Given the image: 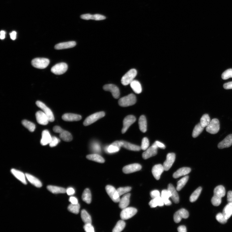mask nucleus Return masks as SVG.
I'll return each mask as SVG.
<instances>
[{
  "label": "nucleus",
  "instance_id": "obj_1",
  "mask_svg": "<svg viewBox=\"0 0 232 232\" xmlns=\"http://www.w3.org/2000/svg\"><path fill=\"white\" fill-rule=\"evenodd\" d=\"M136 102V97L134 94H131L119 99L118 104L121 107H128L133 105Z\"/></svg>",
  "mask_w": 232,
  "mask_h": 232
},
{
  "label": "nucleus",
  "instance_id": "obj_2",
  "mask_svg": "<svg viewBox=\"0 0 232 232\" xmlns=\"http://www.w3.org/2000/svg\"><path fill=\"white\" fill-rule=\"evenodd\" d=\"M53 130L56 133L59 134V137L63 141L65 142H70L72 140V136L70 132L62 129L58 126H56Z\"/></svg>",
  "mask_w": 232,
  "mask_h": 232
},
{
  "label": "nucleus",
  "instance_id": "obj_3",
  "mask_svg": "<svg viewBox=\"0 0 232 232\" xmlns=\"http://www.w3.org/2000/svg\"><path fill=\"white\" fill-rule=\"evenodd\" d=\"M137 74V71L136 69H132L130 70L122 77L121 80L122 84L124 85L130 84L134 80Z\"/></svg>",
  "mask_w": 232,
  "mask_h": 232
},
{
  "label": "nucleus",
  "instance_id": "obj_4",
  "mask_svg": "<svg viewBox=\"0 0 232 232\" xmlns=\"http://www.w3.org/2000/svg\"><path fill=\"white\" fill-rule=\"evenodd\" d=\"M49 64V60L44 58H37L33 59L32 64L35 68L43 69L48 67Z\"/></svg>",
  "mask_w": 232,
  "mask_h": 232
},
{
  "label": "nucleus",
  "instance_id": "obj_5",
  "mask_svg": "<svg viewBox=\"0 0 232 232\" xmlns=\"http://www.w3.org/2000/svg\"><path fill=\"white\" fill-rule=\"evenodd\" d=\"M105 115V113L104 112H96L86 118L83 123V124L85 126H87L104 117Z\"/></svg>",
  "mask_w": 232,
  "mask_h": 232
},
{
  "label": "nucleus",
  "instance_id": "obj_6",
  "mask_svg": "<svg viewBox=\"0 0 232 232\" xmlns=\"http://www.w3.org/2000/svg\"><path fill=\"white\" fill-rule=\"evenodd\" d=\"M220 125L219 121L218 119L214 118L213 119L209 124L206 127V130L209 133L212 134H215L218 133L220 129Z\"/></svg>",
  "mask_w": 232,
  "mask_h": 232
},
{
  "label": "nucleus",
  "instance_id": "obj_7",
  "mask_svg": "<svg viewBox=\"0 0 232 232\" xmlns=\"http://www.w3.org/2000/svg\"><path fill=\"white\" fill-rule=\"evenodd\" d=\"M137 212V210L135 208H125L123 209L121 212V218L123 220H128L135 215Z\"/></svg>",
  "mask_w": 232,
  "mask_h": 232
},
{
  "label": "nucleus",
  "instance_id": "obj_8",
  "mask_svg": "<svg viewBox=\"0 0 232 232\" xmlns=\"http://www.w3.org/2000/svg\"><path fill=\"white\" fill-rule=\"evenodd\" d=\"M105 190L111 199L115 203H118L120 201V199L117 190L112 186L108 185L105 187Z\"/></svg>",
  "mask_w": 232,
  "mask_h": 232
},
{
  "label": "nucleus",
  "instance_id": "obj_9",
  "mask_svg": "<svg viewBox=\"0 0 232 232\" xmlns=\"http://www.w3.org/2000/svg\"><path fill=\"white\" fill-rule=\"evenodd\" d=\"M68 66L67 64L61 63L57 64L53 66L51 69V72L57 75L63 74L67 71Z\"/></svg>",
  "mask_w": 232,
  "mask_h": 232
},
{
  "label": "nucleus",
  "instance_id": "obj_10",
  "mask_svg": "<svg viewBox=\"0 0 232 232\" xmlns=\"http://www.w3.org/2000/svg\"><path fill=\"white\" fill-rule=\"evenodd\" d=\"M36 104L38 107L41 109L44 113L48 117L49 121L53 122L55 120L53 114L50 109L47 107L44 103L40 101H37Z\"/></svg>",
  "mask_w": 232,
  "mask_h": 232
},
{
  "label": "nucleus",
  "instance_id": "obj_11",
  "mask_svg": "<svg viewBox=\"0 0 232 232\" xmlns=\"http://www.w3.org/2000/svg\"><path fill=\"white\" fill-rule=\"evenodd\" d=\"M158 147L156 143H155L143 152V158L144 159H147L151 157L156 155L157 153Z\"/></svg>",
  "mask_w": 232,
  "mask_h": 232
},
{
  "label": "nucleus",
  "instance_id": "obj_12",
  "mask_svg": "<svg viewBox=\"0 0 232 232\" xmlns=\"http://www.w3.org/2000/svg\"><path fill=\"white\" fill-rule=\"evenodd\" d=\"M136 118L134 116L129 115L126 117L123 122V126L122 130V133L124 134L130 126L136 122Z\"/></svg>",
  "mask_w": 232,
  "mask_h": 232
},
{
  "label": "nucleus",
  "instance_id": "obj_13",
  "mask_svg": "<svg viewBox=\"0 0 232 232\" xmlns=\"http://www.w3.org/2000/svg\"><path fill=\"white\" fill-rule=\"evenodd\" d=\"M103 89L105 91L111 92L112 96L115 99H118L120 96V91L117 86L114 84L105 85L103 87Z\"/></svg>",
  "mask_w": 232,
  "mask_h": 232
},
{
  "label": "nucleus",
  "instance_id": "obj_14",
  "mask_svg": "<svg viewBox=\"0 0 232 232\" xmlns=\"http://www.w3.org/2000/svg\"><path fill=\"white\" fill-rule=\"evenodd\" d=\"M189 216L188 212L186 210L182 209L178 210L175 214L174 216L175 222L176 223L180 222L182 218H187Z\"/></svg>",
  "mask_w": 232,
  "mask_h": 232
},
{
  "label": "nucleus",
  "instance_id": "obj_15",
  "mask_svg": "<svg viewBox=\"0 0 232 232\" xmlns=\"http://www.w3.org/2000/svg\"><path fill=\"white\" fill-rule=\"evenodd\" d=\"M175 159V155L174 153H170L167 154L166 160L163 164L164 171H168L174 163Z\"/></svg>",
  "mask_w": 232,
  "mask_h": 232
},
{
  "label": "nucleus",
  "instance_id": "obj_16",
  "mask_svg": "<svg viewBox=\"0 0 232 232\" xmlns=\"http://www.w3.org/2000/svg\"><path fill=\"white\" fill-rule=\"evenodd\" d=\"M142 166L140 164L134 163L129 164L124 167L123 171L125 174H129L140 170Z\"/></svg>",
  "mask_w": 232,
  "mask_h": 232
},
{
  "label": "nucleus",
  "instance_id": "obj_17",
  "mask_svg": "<svg viewBox=\"0 0 232 232\" xmlns=\"http://www.w3.org/2000/svg\"><path fill=\"white\" fill-rule=\"evenodd\" d=\"M36 116L37 121L39 124L46 125L49 121L47 116L42 111L37 112L36 114Z\"/></svg>",
  "mask_w": 232,
  "mask_h": 232
},
{
  "label": "nucleus",
  "instance_id": "obj_18",
  "mask_svg": "<svg viewBox=\"0 0 232 232\" xmlns=\"http://www.w3.org/2000/svg\"><path fill=\"white\" fill-rule=\"evenodd\" d=\"M164 169L163 165L161 164L155 165L152 168V173L156 180H159L160 176Z\"/></svg>",
  "mask_w": 232,
  "mask_h": 232
},
{
  "label": "nucleus",
  "instance_id": "obj_19",
  "mask_svg": "<svg viewBox=\"0 0 232 232\" xmlns=\"http://www.w3.org/2000/svg\"><path fill=\"white\" fill-rule=\"evenodd\" d=\"M232 145V134L228 136L224 140L218 144V147L220 149L228 148Z\"/></svg>",
  "mask_w": 232,
  "mask_h": 232
},
{
  "label": "nucleus",
  "instance_id": "obj_20",
  "mask_svg": "<svg viewBox=\"0 0 232 232\" xmlns=\"http://www.w3.org/2000/svg\"><path fill=\"white\" fill-rule=\"evenodd\" d=\"M62 119L66 121H77L80 120L82 119L81 116L71 113H67L64 114L62 116Z\"/></svg>",
  "mask_w": 232,
  "mask_h": 232
},
{
  "label": "nucleus",
  "instance_id": "obj_21",
  "mask_svg": "<svg viewBox=\"0 0 232 232\" xmlns=\"http://www.w3.org/2000/svg\"><path fill=\"white\" fill-rule=\"evenodd\" d=\"M76 45V43L74 41H71L59 43L55 46V49L57 50H61L73 48Z\"/></svg>",
  "mask_w": 232,
  "mask_h": 232
},
{
  "label": "nucleus",
  "instance_id": "obj_22",
  "mask_svg": "<svg viewBox=\"0 0 232 232\" xmlns=\"http://www.w3.org/2000/svg\"><path fill=\"white\" fill-rule=\"evenodd\" d=\"M52 137L48 130H45L42 132V138L41 139V143L43 145L45 146L49 144L50 142Z\"/></svg>",
  "mask_w": 232,
  "mask_h": 232
},
{
  "label": "nucleus",
  "instance_id": "obj_23",
  "mask_svg": "<svg viewBox=\"0 0 232 232\" xmlns=\"http://www.w3.org/2000/svg\"><path fill=\"white\" fill-rule=\"evenodd\" d=\"M81 18L86 20H94L99 21L103 20L106 19V17L101 15L96 14L95 15H91L89 14H83L81 16Z\"/></svg>",
  "mask_w": 232,
  "mask_h": 232
},
{
  "label": "nucleus",
  "instance_id": "obj_24",
  "mask_svg": "<svg viewBox=\"0 0 232 232\" xmlns=\"http://www.w3.org/2000/svg\"><path fill=\"white\" fill-rule=\"evenodd\" d=\"M11 171L12 174L24 184H27V182L26 179V175L22 172L14 169H12Z\"/></svg>",
  "mask_w": 232,
  "mask_h": 232
},
{
  "label": "nucleus",
  "instance_id": "obj_25",
  "mask_svg": "<svg viewBox=\"0 0 232 232\" xmlns=\"http://www.w3.org/2000/svg\"><path fill=\"white\" fill-rule=\"evenodd\" d=\"M168 190L171 193V198L172 200L175 203H178L179 202V197L174 186L171 184H169L168 185Z\"/></svg>",
  "mask_w": 232,
  "mask_h": 232
},
{
  "label": "nucleus",
  "instance_id": "obj_26",
  "mask_svg": "<svg viewBox=\"0 0 232 232\" xmlns=\"http://www.w3.org/2000/svg\"><path fill=\"white\" fill-rule=\"evenodd\" d=\"M130 196V194L128 193L124 195L122 198L120 199L119 205L120 208L123 209L127 207L129 204Z\"/></svg>",
  "mask_w": 232,
  "mask_h": 232
},
{
  "label": "nucleus",
  "instance_id": "obj_27",
  "mask_svg": "<svg viewBox=\"0 0 232 232\" xmlns=\"http://www.w3.org/2000/svg\"><path fill=\"white\" fill-rule=\"evenodd\" d=\"M25 175L29 181L35 187L37 188L42 187L41 182L37 178L29 174L26 173Z\"/></svg>",
  "mask_w": 232,
  "mask_h": 232
},
{
  "label": "nucleus",
  "instance_id": "obj_28",
  "mask_svg": "<svg viewBox=\"0 0 232 232\" xmlns=\"http://www.w3.org/2000/svg\"><path fill=\"white\" fill-rule=\"evenodd\" d=\"M191 169L189 167H183L177 170L173 175L174 178L176 179L182 176L188 174L191 171Z\"/></svg>",
  "mask_w": 232,
  "mask_h": 232
},
{
  "label": "nucleus",
  "instance_id": "obj_29",
  "mask_svg": "<svg viewBox=\"0 0 232 232\" xmlns=\"http://www.w3.org/2000/svg\"><path fill=\"white\" fill-rule=\"evenodd\" d=\"M171 196V193L168 189L164 190L162 191L161 197L164 204L167 206H169L171 204V201L169 200V198Z\"/></svg>",
  "mask_w": 232,
  "mask_h": 232
},
{
  "label": "nucleus",
  "instance_id": "obj_30",
  "mask_svg": "<svg viewBox=\"0 0 232 232\" xmlns=\"http://www.w3.org/2000/svg\"><path fill=\"white\" fill-rule=\"evenodd\" d=\"M164 204L161 196L153 199L149 203V205L151 208H154L157 206L162 207Z\"/></svg>",
  "mask_w": 232,
  "mask_h": 232
},
{
  "label": "nucleus",
  "instance_id": "obj_31",
  "mask_svg": "<svg viewBox=\"0 0 232 232\" xmlns=\"http://www.w3.org/2000/svg\"><path fill=\"white\" fill-rule=\"evenodd\" d=\"M138 124L139 129L141 132H145L147 131V124L145 116L142 115L140 116L139 119Z\"/></svg>",
  "mask_w": 232,
  "mask_h": 232
},
{
  "label": "nucleus",
  "instance_id": "obj_32",
  "mask_svg": "<svg viewBox=\"0 0 232 232\" xmlns=\"http://www.w3.org/2000/svg\"><path fill=\"white\" fill-rule=\"evenodd\" d=\"M130 86L133 91L137 94L141 93L142 92V87L140 82L136 80H134L130 84Z\"/></svg>",
  "mask_w": 232,
  "mask_h": 232
},
{
  "label": "nucleus",
  "instance_id": "obj_33",
  "mask_svg": "<svg viewBox=\"0 0 232 232\" xmlns=\"http://www.w3.org/2000/svg\"><path fill=\"white\" fill-rule=\"evenodd\" d=\"M122 147L129 150L138 151L141 149V147L135 144H132L127 142L123 141Z\"/></svg>",
  "mask_w": 232,
  "mask_h": 232
},
{
  "label": "nucleus",
  "instance_id": "obj_34",
  "mask_svg": "<svg viewBox=\"0 0 232 232\" xmlns=\"http://www.w3.org/2000/svg\"><path fill=\"white\" fill-rule=\"evenodd\" d=\"M47 189L51 193L54 194L65 193L66 190L64 188L49 185L47 187Z\"/></svg>",
  "mask_w": 232,
  "mask_h": 232
},
{
  "label": "nucleus",
  "instance_id": "obj_35",
  "mask_svg": "<svg viewBox=\"0 0 232 232\" xmlns=\"http://www.w3.org/2000/svg\"><path fill=\"white\" fill-rule=\"evenodd\" d=\"M87 158L88 159L94 161L97 163H103L105 162L104 158L97 154H94L88 155Z\"/></svg>",
  "mask_w": 232,
  "mask_h": 232
},
{
  "label": "nucleus",
  "instance_id": "obj_36",
  "mask_svg": "<svg viewBox=\"0 0 232 232\" xmlns=\"http://www.w3.org/2000/svg\"><path fill=\"white\" fill-rule=\"evenodd\" d=\"M82 200L87 204H90L92 201V195L91 191L88 188L85 190L82 195Z\"/></svg>",
  "mask_w": 232,
  "mask_h": 232
},
{
  "label": "nucleus",
  "instance_id": "obj_37",
  "mask_svg": "<svg viewBox=\"0 0 232 232\" xmlns=\"http://www.w3.org/2000/svg\"><path fill=\"white\" fill-rule=\"evenodd\" d=\"M222 214L227 220H228L232 215V203H228L223 210Z\"/></svg>",
  "mask_w": 232,
  "mask_h": 232
},
{
  "label": "nucleus",
  "instance_id": "obj_38",
  "mask_svg": "<svg viewBox=\"0 0 232 232\" xmlns=\"http://www.w3.org/2000/svg\"><path fill=\"white\" fill-rule=\"evenodd\" d=\"M226 194V191L225 188L222 185H218L217 187L214 190V195L222 198L224 197Z\"/></svg>",
  "mask_w": 232,
  "mask_h": 232
},
{
  "label": "nucleus",
  "instance_id": "obj_39",
  "mask_svg": "<svg viewBox=\"0 0 232 232\" xmlns=\"http://www.w3.org/2000/svg\"><path fill=\"white\" fill-rule=\"evenodd\" d=\"M81 217L85 224L92 223V219L90 215L86 210H83L81 212Z\"/></svg>",
  "mask_w": 232,
  "mask_h": 232
},
{
  "label": "nucleus",
  "instance_id": "obj_40",
  "mask_svg": "<svg viewBox=\"0 0 232 232\" xmlns=\"http://www.w3.org/2000/svg\"><path fill=\"white\" fill-rule=\"evenodd\" d=\"M202 190L201 187H199L194 192L190 198V201L191 202L193 203L197 200L201 193Z\"/></svg>",
  "mask_w": 232,
  "mask_h": 232
},
{
  "label": "nucleus",
  "instance_id": "obj_41",
  "mask_svg": "<svg viewBox=\"0 0 232 232\" xmlns=\"http://www.w3.org/2000/svg\"><path fill=\"white\" fill-rule=\"evenodd\" d=\"M204 129V128L202 126L201 124L199 123L195 127L192 133V136L195 138L197 137L202 133Z\"/></svg>",
  "mask_w": 232,
  "mask_h": 232
},
{
  "label": "nucleus",
  "instance_id": "obj_42",
  "mask_svg": "<svg viewBox=\"0 0 232 232\" xmlns=\"http://www.w3.org/2000/svg\"><path fill=\"white\" fill-rule=\"evenodd\" d=\"M189 178L188 176H185L178 182L176 188L177 191H180L184 187L188 180Z\"/></svg>",
  "mask_w": 232,
  "mask_h": 232
},
{
  "label": "nucleus",
  "instance_id": "obj_43",
  "mask_svg": "<svg viewBox=\"0 0 232 232\" xmlns=\"http://www.w3.org/2000/svg\"><path fill=\"white\" fill-rule=\"evenodd\" d=\"M125 223L123 221L120 220L118 222L113 230V232H120L122 231L125 226Z\"/></svg>",
  "mask_w": 232,
  "mask_h": 232
},
{
  "label": "nucleus",
  "instance_id": "obj_44",
  "mask_svg": "<svg viewBox=\"0 0 232 232\" xmlns=\"http://www.w3.org/2000/svg\"><path fill=\"white\" fill-rule=\"evenodd\" d=\"M22 123L24 126L30 132H33L35 131L36 126L34 123L26 120H23Z\"/></svg>",
  "mask_w": 232,
  "mask_h": 232
},
{
  "label": "nucleus",
  "instance_id": "obj_45",
  "mask_svg": "<svg viewBox=\"0 0 232 232\" xmlns=\"http://www.w3.org/2000/svg\"><path fill=\"white\" fill-rule=\"evenodd\" d=\"M210 121V119L209 115L207 114H205L201 117L200 123L202 126L204 128L207 126Z\"/></svg>",
  "mask_w": 232,
  "mask_h": 232
},
{
  "label": "nucleus",
  "instance_id": "obj_46",
  "mask_svg": "<svg viewBox=\"0 0 232 232\" xmlns=\"http://www.w3.org/2000/svg\"><path fill=\"white\" fill-rule=\"evenodd\" d=\"M80 208V205L78 203L77 204H71L68 207V210L71 213L78 214L79 212Z\"/></svg>",
  "mask_w": 232,
  "mask_h": 232
},
{
  "label": "nucleus",
  "instance_id": "obj_47",
  "mask_svg": "<svg viewBox=\"0 0 232 232\" xmlns=\"http://www.w3.org/2000/svg\"><path fill=\"white\" fill-rule=\"evenodd\" d=\"M120 149V148L111 144L105 148V150L109 153H113L118 151Z\"/></svg>",
  "mask_w": 232,
  "mask_h": 232
},
{
  "label": "nucleus",
  "instance_id": "obj_48",
  "mask_svg": "<svg viewBox=\"0 0 232 232\" xmlns=\"http://www.w3.org/2000/svg\"><path fill=\"white\" fill-rule=\"evenodd\" d=\"M91 148L92 151L96 153H100L101 151L100 145L97 142L92 143L91 144Z\"/></svg>",
  "mask_w": 232,
  "mask_h": 232
},
{
  "label": "nucleus",
  "instance_id": "obj_49",
  "mask_svg": "<svg viewBox=\"0 0 232 232\" xmlns=\"http://www.w3.org/2000/svg\"><path fill=\"white\" fill-rule=\"evenodd\" d=\"M211 202L215 206H219L222 203V198L214 195L211 199Z\"/></svg>",
  "mask_w": 232,
  "mask_h": 232
},
{
  "label": "nucleus",
  "instance_id": "obj_50",
  "mask_svg": "<svg viewBox=\"0 0 232 232\" xmlns=\"http://www.w3.org/2000/svg\"><path fill=\"white\" fill-rule=\"evenodd\" d=\"M132 189L130 187H120L117 189L118 193L119 196H121L125 194L128 193Z\"/></svg>",
  "mask_w": 232,
  "mask_h": 232
},
{
  "label": "nucleus",
  "instance_id": "obj_51",
  "mask_svg": "<svg viewBox=\"0 0 232 232\" xmlns=\"http://www.w3.org/2000/svg\"><path fill=\"white\" fill-rule=\"evenodd\" d=\"M149 145V142L148 139L147 137H144L142 140L141 149L145 151L148 148Z\"/></svg>",
  "mask_w": 232,
  "mask_h": 232
},
{
  "label": "nucleus",
  "instance_id": "obj_52",
  "mask_svg": "<svg viewBox=\"0 0 232 232\" xmlns=\"http://www.w3.org/2000/svg\"><path fill=\"white\" fill-rule=\"evenodd\" d=\"M222 77L223 80L232 78V69H229L224 71L222 74Z\"/></svg>",
  "mask_w": 232,
  "mask_h": 232
},
{
  "label": "nucleus",
  "instance_id": "obj_53",
  "mask_svg": "<svg viewBox=\"0 0 232 232\" xmlns=\"http://www.w3.org/2000/svg\"><path fill=\"white\" fill-rule=\"evenodd\" d=\"M216 220L222 224L226 223L227 221L226 218L222 213H218L216 217Z\"/></svg>",
  "mask_w": 232,
  "mask_h": 232
},
{
  "label": "nucleus",
  "instance_id": "obj_54",
  "mask_svg": "<svg viewBox=\"0 0 232 232\" xmlns=\"http://www.w3.org/2000/svg\"><path fill=\"white\" fill-rule=\"evenodd\" d=\"M60 142V140L57 138L55 136H52L51 140L49 144L50 147H55Z\"/></svg>",
  "mask_w": 232,
  "mask_h": 232
},
{
  "label": "nucleus",
  "instance_id": "obj_55",
  "mask_svg": "<svg viewBox=\"0 0 232 232\" xmlns=\"http://www.w3.org/2000/svg\"><path fill=\"white\" fill-rule=\"evenodd\" d=\"M85 230L87 232H94V229L91 223L85 224L84 226Z\"/></svg>",
  "mask_w": 232,
  "mask_h": 232
},
{
  "label": "nucleus",
  "instance_id": "obj_56",
  "mask_svg": "<svg viewBox=\"0 0 232 232\" xmlns=\"http://www.w3.org/2000/svg\"><path fill=\"white\" fill-rule=\"evenodd\" d=\"M151 197L152 199H155L160 196L159 191L157 190L152 191L150 194Z\"/></svg>",
  "mask_w": 232,
  "mask_h": 232
},
{
  "label": "nucleus",
  "instance_id": "obj_57",
  "mask_svg": "<svg viewBox=\"0 0 232 232\" xmlns=\"http://www.w3.org/2000/svg\"><path fill=\"white\" fill-rule=\"evenodd\" d=\"M223 87L226 89H232V81L224 84Z\"/></svg>",
  "mask_w": 232,
  "mask_h": 232
},
{
  "label": "nucleus",
  "instance_id": "obj_58",
  "mask_svg": "<svg viewBox=\"0 0 232 232\" xmlns=\"http://www.w3.org/2000/svg\"><path fill=\"white\" fill-rule=\"evenodd\" d=\"M66 193L69 195H72L75 194V191L73 188L70 187L66 190Z\"/></svg>",
  "mask_w": 232,
  "mask_h": 232
},
{
  "label": "nucleus",
  "instance_id": "obj_59",
  "mask_svg": "<svg viewBox=\"0 0 232 232\" xmlns=\"http://www.w3.org/2000/svg\"><path fill=\"white\" fill-rule=\"evenodd\" d=\"M227 201L228 203H232V191H230L227 194Z\"/></svg>",
  "mask_w": 232,
  "mask_h": 232
},
{
  "label": "nucleus",
  "instance_id": "obj_60",
  "mask_svg": "<svg viewBox=\"0 0 232 232\" xmlns=\"http://www.w3.org/2000/svg\"><path fill=\"white\" fill-rule=\"evenodd\" d=\"M69 201L72 204H77L78 201L77 199L74 197H71L69 199Z\"/></svg>",
  "mask_w": 232,
  "mask_h": 232
},
{
  "label": "nucleus",
  "instance_id": "obj_61",
  "mask_svg": "<svg viewBox=\"0 0 232 232\" xmlns=\"http://www.w3.org/2000/svg\"><path fill=\"white\" fill-rule=\"evenodd\" d=\"M155 143H156L158 148H160L163 149H165V145L164 144L161 142L158 141H156Z\"/></svg>",
  "mask_w": 232,
  "mask_h": 232
},
{
  "label": "nucleus",
  "instance_id": "obj_62",
  "mask_svg": "<svg viewBox=\"0 0 232 232\" xmlns=\"http://www.w3.org/2000/svg\"><path fill=\"white\" fill-rule=\"evenodd\" d=\"M178 231L179 232H187V228L185 226L182 225L178 228Z\"/></svg>",
  "mask_w": 232,
  "mask_h": 232
},
{
  "label": "nucleus",
  "instance_id": "obj_63",
  "mask_svg": "<svg viewBox=\"0 0 232 232\" xmlns=\"http://www.w3.org/2000/svg\"><path fill=\"white\" fill-rule=\"evenodd\" d=\"M17 32L15 31H12L10 33L11 38L13 40H15L16 38Z\"/></svg>",
  "mask_w": 232,
  "mask_h": 232
},
{
  "label": "nucleus",
  "instance_id": "obj_64",
  "mask_svg": "<svg viewBox=\"0 0 232 232\" xmlns=\"http://www.w3.org/2000/svg\"><path fill=\"white\" fill-rule=\"evenodd\" d=\"M6 32L4 31H1V36L0 38L1 39L3 40L5 39V37Z\"/></svg>",
  "mask_w": 232,
  "mask_h": 232
}]
</instances>
